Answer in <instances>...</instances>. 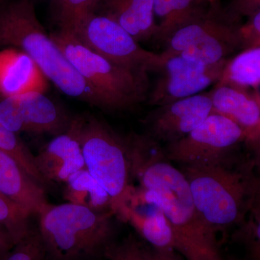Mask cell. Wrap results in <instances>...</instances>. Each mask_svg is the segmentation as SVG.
I'll return each mask as SVG.
<instances>
[{
  "label": "cell",
  "mask_w": 260,
  "mask_h": 260,
  "mask_svg": "<svg viewBox=\"0 0 260 260\" xmlns=\"http://www.w3.org/2000/svg\"><path fill=\"white\" fill-rule=\"evenodd\" d=\"M47 189L32 179L14 158L0 150V192L23 208L38 215L49 203Z\"/></svg>",
  "instance_id": "17"
},
{
  "label": "cell",
  "mask_w": 260,
  "mask_h": 260,
  "mask_svg": "<svg viewBox=\"0 0 260 260\" xmlns=\"http://www.w3.org/2000/svg\"><path fill=\"white\" fill-rule=\"evenodd\" d=\"M30 217L23 208L0 192V224L10 233L15 245L31 230Z\"/></svg>",
  "instance_id": "23"
},
{
  "label": "cell",
  "mask_w": 260,
  "mask_h": 260,
  "mask_svg": "<svg viewBox=\"0 0 260 260\" xmlns=\"http://www.w3.org/2000/svg\"><path fill=\"white\" fill-rule=\"evenodd\" d=\"M95 12L112 19L138 42L155 39L158 31L153 0H100Z\"/></svg>",
  "instance_id": "18"
},
{
  "label": "cell",
  "mask_w": 260,
  "mask_h": 260,
  "mask_svg": "<svg viewBox=\"0 0 260 260\" xmlns=\"http://www.w3.org/2000/svg\"><path fill=\"white\" fill-rule=\"evenodd\" d=\"M100 0H52L51 12L57 30L73 32L87 15L96 10Z\"/></svg>",
  "instance_id": "21"
},
{
  "label": "cell",
  "mask_w": 260,
  "mask_h": 260,
  "mask_svg": "<svg viewBox=\"0 0 260 260\" xmlns=\"http://www.w3.org/2000/svg\"><path fill=\"white\" fill-rule=\"evenodd\" d=\"M50 37L73 68L104 98L110 112L130 109L147 101L148 73L133 71L108 60L71 32L56 30Z\"/></svg>",
  "instance_id": "5"
},
{
  "label": "cell",
  "mask_w": 260,
  "mask_h": 260,
  "mask_svg": "<svg viewBox=\"0 0 260 260\" xmlns=\"http://www.w3.org/2000/svg\"><path fill=\"white\" fill-rule=\"evenodd\" d=\"M124 140L133 183L157 197L177 234V248L184 243L218 246L215 233L197 211L187 179L167 158L162 144L145 133H132Z\"/></svg>",
  "instance_id": "2"
},
{
  "label": "cell",
  "mask_w": 260,
  "mask_h": 260,
  "mask_svg": "<svg viewBox=\"0 0 260 260\" xmlns=\"http://www.w3.org/2000/svg\"><path fill=\"white\" fill-rule=\"evenodd\" d=\"M45 260H99L114 244V215L65 203L37 215Z\"/></svg>",
  "instance_id": "4"
},
{
  "label": "cell",
  "mask_w": 260,
  "mask_h": 260,
  "mask_svg": "<svg viewBox=\"0 0 260 260\" xmlns=\"http://www.w3.org/2000/svg\"><path fill=\"white\" fill-rule=\"evenodd\" d=\"M1 2H2V0H0V3H1Z\"/></svg>",
  "instance_id": "34"
},
{
  "label": "cell",
  "mask_w": 260,
  "mask_h": 260,
  "mask_svg": "<svg viewBox=\"0 0 260 260\" xmlns=\"http://www.w3.org/2000/svg\"><path fill=\"white\" fill-rule=\"evenodd\" d=\"M0 150L11 155L18 161L25 172L47 189L49 187L47 181L41 175L36 164L35 155L19 138L18 135L7 129L0 121Z\"/></svg>",
  "instance_id": "22"
},
{
  "label": "cell",
  "mask_w": 260,
  "mask_h": 260,
  "mask_svg": "<svg viewBox=\"0 0 260 260\" xmlns=\"http://www.w3.org/2000/svg\"><path fill=\"white\" fill-rule=\"evenodd\" d=\"M242 20L227 14L220 4L202 8L167 38L164 53L179 54L205 64L229 59L242 50Z\"/></svg>",
  "instance_id": "7"
},
{
  "label": "cell",
  "mask_w": 260,
  "mask_h": 260,
  "mask_svg": "<svg viewBox=\"0 0 260 260\" xmlns=\"http://www.w3.org/2000/svg\"><path fill=\"white\" fill-rule=\"evenodd\" d=\"M64 184L63 198L67 203L113 214L112 198L86 169L74 173Z\"/></svg>",
  "instance_id": "19"
},
{
  "label": "cell",
  "mask_w": 260,
  "mask_h": 260,
  "mask_svg": "<svg viewBox=\"0 0 260 260\" xmlns=\"http://www.w3.org/2000/svg\"><path fill=\"white\" fill-rule=\"evenodd\" d=\"M233 240L245 248L250 260H260V202L238 224Z\"/></svg>",
  "instance_id": "24"
},
{
  "label": "cell",
  "mask_w": 260,
  "mask_h": 260,
  "mask_svg": "<svg viewBox=\"0 0 260 260\" xmlns=\"http://www.w3.org/2000/svg\"><path fill=\"white\" fill-rule=\"evenodd\" d=\"M148 255L150 260H181L175 250L161 251L152 248L148 249Z\"/></svg>",
  "instance_id": "32"
},
{
  "label": "cell",
  "mask_w": 260,
  "mask_h": 260,
  "mask_svg": "<svg viewBox=\"0 0 260 260\" xmlns=\"http://www.w3.org/2000/svg\"><path fill=\"white\" fill-rule=\"evenodd\" d=\"M213 112L235 122L244 133L245 145L259 160V91H245L228 86L215 85L211 90Z\"/></svg>",
  "instance_id": "15"
},
{
  "label": "cell",
  "mask_w": 260,
  "mask_h": 260,
  "mask_svg": "<svg viewBox=\"0 0 260 260\" xmlns=\"http://www.w3.org/2000/svg\"><path fill=\"white\" fill-rule=\"evenodd\" d=\"M48 80L34 59L16 48L0 51V94L10 97L28 92H44Z\"/></svg>",
  "instance_id": "16"
},
{
  "label": "cell",
  "mask_w": 260,
  "mask_h": 260,
  "mask_svg": "<svg viewBox=\"0 0 260 260\" xmlns=\"http://www.w3.org/2000/svg\"><path fill=\"white\" fill-rule=\"evenodd\" d=\"M246 23L240 27L242 50L260 47V11L248 17Z\"/></svg>",
  "instance_id": "27"
},
{
  "label": "cell",
  "mask_w": 260,
  "mask_h": 260,
  "mask_svg": "<svg viewBox=\"0 0 260 260\" xmlns=\"http://www.w3.org/2000/svg\"><path fill=\"white\" fill-rule=\"evenodd\" d=\"M73 116L43 92L15 96L0 94V121L15 133L58 135L69 129Z\"/></svg>",
  "instance_id": "11"
},
{
  "label": "cell",
  "mask_w": 260,
  "mask_h": 260,
  "mask_svg": "<svg viewBox=\"0 0 260 260\" xmlns=\"http://www.w3.org/2000/svg\"><path fill=\"white\" fill-rule=\"evenodd\" d=\"M187 260H223L218 246H201L192 243H185L178 247Z\"/></svg>",
  "instance_id": "28"
},
{
  "label": "cell",
  "mask_w": 260,
  "mask_h": 260,
  "mask_svg": "<svg viewBox=\"0 0 260 260\" xmlns=\"http://www.w3.org/2000/svg\"><path fill=\"white\" fill-rule=\"evenodd\" d=\"M215 85H228L245 91H259L260 47L241 50L226 61Z\"/></svg>",
  "instance_id": "20"
},
{
  "label": "cell",
  "mask_w": 260,
  "mask_h": 260,
  "mask_svg": "<svg viewBox=\"0 0 260 260\" xmlns=\"http://www.w3.org/2000/svg\"><path fill=\"white\" fill-rule=\"evenodd\" d=\"M79 131L80 115L73 116L69 129L54 136L35 155L38 170L49 186L65 183L74 173L85 169Z\"/></svg>",
  "instance_id": "14"
},
{
  "label": "cell",
  "mask_w": 260,
  "mask_h": 260,
  "mask_svg": "<svg viewBox=\"0 0 260 260\" xmlns=\"http://www.w3.org/2000/svg\"><path fill=\"white\" fill-rule=\"evenodd\" d=\"M118 220L128 223L152 248L177 250L175 231L166 216L157 197L151 191L133 186Z\"/></svg>",
  "instance_id": "13"
},
{
  "label": "cell",
  "mask_w": 260,
  "mask_h": 260,
  "mask_svg": "<svg viewBox=\"0 0 260 260\" xmlns=\"http://www.w3.org/2000/svg\"><path fill=\"white\" fill-rule=\"evenodd\" d=\"M79 135L85 169L110 195L118 218L134 186L124 137L93 114L80 115Z\"/></svg>",
  "instance_id": "6"
},
{
  "label": "cell",
  "mask_w": 260,
  "mask_h": 260,
  "mask_svg": "<svg viewBox=\"0 0 260 260\" xmlns=\"http://www.w3.org/2000/svg\"><path fill=\"white\" fill-rule=\"evenodd\" d=\"M4 260H45V252L37 228L14 246Z\"/></svg>",
  "instance_id": "25"
},
{
  "label": "cell",
  "mask_w": 260,
  "mask_h": 260,
  "mask_svg": "<svg viewBox=\"0 0 260 260\" xmlns=\"http://www.w3.org/2000/svg\"><path fill=\"white\" fill-rule=\"evenodd\" d=\"M153 3L155 15L160 20V23L158 25V31L169 21L175 5L176 0H153Z\"/></svg>",
  "instance_id": "30"
},
{
  "label": "cell",
  "mask_w": 260,
  "mask_h": 260,
  "mask_svg": "<svg viewBox=\"0 0 260 260\" xmlns=\"http://www.w3.org/2000/svg\"><path fill=\"white\" fill-rule=\"evenodd\" d=\"M245 142V135L235 122L213 112L189 135L164 148L171 161L185 166L218 158Z\"/></svg>",
  "instance_id": "10"
},
{
  "label": "cell",
  "mask_w": 260,
  "mask_h": 260,
  "mask_svg": "<svg viewBox=\"0 0 260 260\" xmlns=\"http://www.w3.org/2000/svg\"><path fill=\"white\" fill-rule=\"evenodd\" d=\"M106 258L108 260H150L148 249L132 234L122 242L114 243L108 250Z\"/></svg>",
  "instance_id": "26"
},
{
  "label": "cell",
  "mask_w": 260,
  "mask_h": 260,
  "mask_svg": "<svg viewBox=\"0 0 260 260\" xmlns=\"http://www.w3.org/2000/svg\"><path fill=\"white\" fill-rule=\"evenodd\" d=\"M224 10L232 18L242 20L260 11V0H231Z\"/></svg>",
  "instance_id": "29"
},
{
  "label": "cell",
  "mask_w": 260,
  "mask_h": 260,
  "mask_svg": "<svg viewBox=\"0 0 260 260\" xmlns=\"http://www.w3.org/2000/svg\"><path fill=\"white\" fill-rule=\"evenodd\" d=\"M0 48H16L34 59L43 74L65 95L109 111L104 98L65 57L47 34L36 13L32 0H2Z\"/></svg>",
  "instance_id": "3"
},
{
  "label": "cell",
  "mask_w": 260,
  "mask_h": 260,
  "mask_svg": "<svg viewBox=\"0 0 260 260\" xmlns=\"http://www.w3.org/2000/svg\"><path fill=\"white\" fill-rule=\"evenodd\" d=\"M14 246L15 243L10 233L0 224V260H4Z\"/></svg>",
  "instance_id": "31"
},
{
  "label": "cell",
  "mask_w": 260,
  "mask_h": 260,
  "mask_svg": "<svg viewBox=\"0 0 260 260\" xmlns=\"http://www.w3.org/2000/svg\"><path fill=\"white\" fill-rule=\"evenodd\" d=\"M194 2L198 5H203L205 4L215 5L220 4V0H194Z\"/></svg>",
  "instance_id": "33"
},
{
  "label": "cell",
  "mask_w": 260,
  "mask_h": 260,
  "mask_svg": "<svg viewBox=\"0 0 260 260\" xmlns=\"http://www.w3.org/2000/svg\"><path fill=\"white\" fill-rule=\"evenodd\" d=\"M239 148L214 160L180 166L197 211L215 233L240 223L259 203V160Z\"/></svg>",
  "instance_id": "1"
},
{
  "label": "cell",
  "mask_w": 260,
  "mask_h": 260,
  "mask_svg": "<svg viewBox=\"0 0 260 260\" xmlns=\"http://www.w3.org/2000/svg\"><path fill=\"white\" fill-rule=\"evenodd\" d=\"M141 121L145 134L160 144L182 139L213 112L211 90L155 107Z\"/></svg>",
  "instance_id": "12"
},
{
  "label": "cell",
  "mask_w": 260,
  "mask_h": 260,
  "mask_svg": "<svg viewBox=\"0 0 260 260\" xmlns=\"http://www.w3.org/2000/svg\"><path fill=\"white\" fill-rule=\"evenodd\" d=\"M69 32L90 50L126 69L149 73L156 72L162 64L161 54L145 50L120 25L95 12Z\"/></svg>",
  "instance_id": "8"
},
{
  "label": "cell",
  "mask_w": 260,
  "mask_h": 260,
  "mask_svg": "<svg viewBox=\"0 0 260 260\" xmlns=\"http://www.w3.org/2000/svg\"><path fill=\"white\" fill-rule=\"evenodd\" d=\"M161 54L162 64L156 71L160 75L147 98L149 105L153 107L203 93L218 83L229 59L205 64L179 54Z\"/></svg>",
  "instance_id": "9"
}]
</instances>
